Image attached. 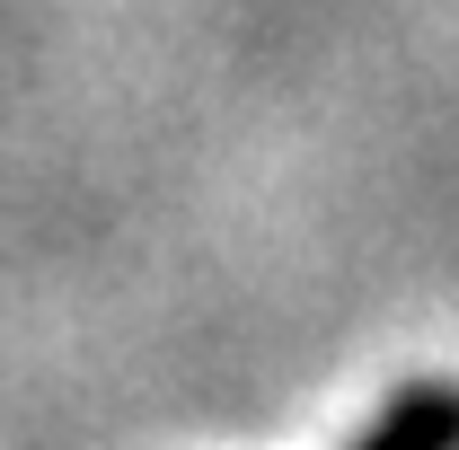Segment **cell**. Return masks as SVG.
<instances>
[{
  "instance_id": "1",
  "label": "cell",
  "mask_w": 459,
  "mask_h": 450,
  "mask_svg": "<svg viewBox=\"0 0 459 450\" xmlns=\"http://www.w3.org/2000/svg\"><path fill=\"white\" fill-rule=\"evenodd\" d=\"M362 450H459V389H406L362 433Z\"/></svg>"
}]
</instances>
